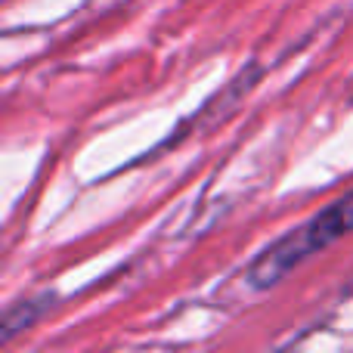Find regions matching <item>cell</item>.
<instances>
[{
  "label": "cell",
  "mask_w": 353,
  "mask_h": 353,
  "mask_svg": "<svg viewBox=\"0 0 353 353\" xmlns=\"http://www.w3.org/2000/svg\"><path fill=\"white\" fill-rule=\"evenodd\" d=\"M347 232H353V192L335 199L325 211H319L316 217L304 220L301 226L288 230L285 236H279L273 245L257 254V261L248 267L245 279L251 288H273L292 273L294 267L313 257L316 251L335 245L338 239H344Z\"/></svg>",
  "instance_id": "6da1fadb"
}]
</instances>
